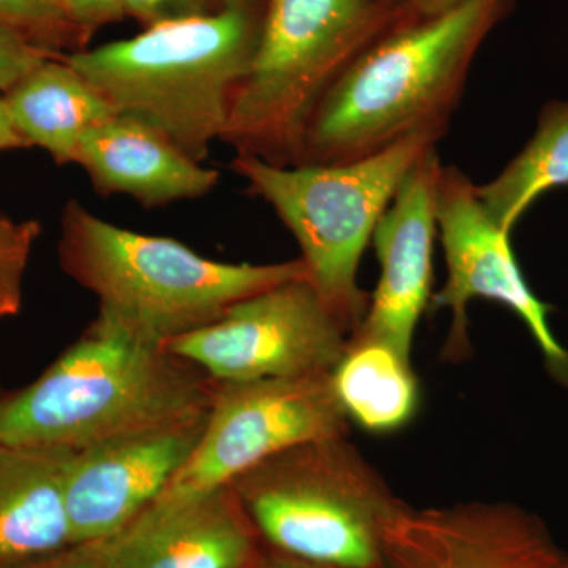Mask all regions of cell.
Segmentation results:
<instances>
[{
  "mask_svg": "<svg viewBox=\"0 0 568 568\" xmlns=\"http://www.w3.org/2000/svg\"><path fill=\"white\" fill-rule=\"evenodd\" d=\"M0 26L54 52L82 33L58 0H0Z\"/></svg>",
  "mask_w": 568,
  "mask_h": 568,
  "instance_id": "20",
  "label": "cell"
},
{
  "mask_svg": "<svg viewBox=\"0 0 568 568\" xmlns=\"http://www.w3.org/2000/svg\"><path fill=\"white\" fill-rule=\"evenodd\" d=\"M207 414L73 452L63 485L71 544L115 536L151 506L200 443Z\"/></svg>",
  "mask_w": 568,
  "mask_h": 568,
  "instance_id": "11",
  "label": "cell"
},
{
  "mask_svg": "<svg viewBox=\"0 0 568 568\" xmlns=\"http://www.w3.org/2000/svg\"><path fill=\"white\" fill-rule=\"evenodd\" d=\"M465 0H403L395 11L396 22L420 20V18L433 17L440 11L452 9Z\"/></svg>",
  "mask_w": 568,
  "mask_h": 568,
  "instance_id": "26",
  "label": "cell"
},
{
  "mask_svg": "<svg viewBox=\"0 0 568 568\" xmlns=\"http://www.w3.org/2000/svg\"><path fill=\"white\" fill-rule=\"evenodd\" d=\"M443 164L436 148L422 156L377 223L373 244L381 275L364 321L353 336L377 339L409 355L432 302L436 196Z\"/></svg>",
  "mask_w": 568,
  "mask_h": 568,
  "instance_id": "13",
  "label": "cell"
},
{
  "mask_svg": "<svg viewBox=\"0 0 568 568\" xmlns=\"http://www.w3.org/2000/svg\"><path fill=\"white\" fill-rule=\"evenodd\" d=\"M69 20L82 33L119 21L125 14L122 0H58Z\"/></svg>",
  "mask_w": 568,
  "mask_h": 568,
  "instance_id": "25",
  "label": "cell"
},
{
  "mask_svg": "<svg viewBox=\"0 0 568 568\" xmlns=\"http://www.w3.org/2000/svg\"><path fill=\"white\" fill-rule=\"evenodd\" d=\"M386 2L390 3V6H394L396 11V7H398L399 3L403 2V0H386Z\"/></svg>",
  "mask_w": 568,
  "mask_h": 568,
  "instance_id": "29",
  "label": "cell"
},
{
  "mask_svg": "<svg viewBox=\"0 0 568 568\" xmlns=\"http://www.w3.org/2000/svg\"><path fill=\"white\" fill-rule=\"evenodd\" d=\"M331 375L347 420L365 432L388 435L416 417L420 387L410 357L387 343L351 335Z\"/></svg>",
  "mask_w": 568,
  "mask_h": 568,
  "instance_id": "18",
  "label": "cell"
},
{
  "mask_svg": "<svg viewBox=\"0 0 568 568\" xmlns=\"http://www.w3.org/2000/svg\"><path fill=\"white\" fill-rule=\"evenodd\" d=\"M347 433L331 373L216 381L200 443L155 500L224 487L286 448Z\"/></svg>",
  "mask_w": 568,
  "mask_h": 568,
  "instance_id": "8",
  "label": "cell"
},
{
  "mask_svg": "<svg viewBox=\"0 0 568 568\" xmlns=\"http://www.w3.org/2000/svg\"><path fill=\"white\" fill-rule=\"evenodd\" d=\"M74 164L97 192L126 194L145 207L203 197L220 181L163 134L119 114L84 133Z\"/></svg>",
  "mask_w": 568,
  "mask_h": 568,
  "instance_id": "15",
  "label": "cell"
},
{
  "mask_svg": "<svg viewBox=\"0 0 568 568\" xmlns=\"http://www.w3.org/2000/svg\"><path fill=\"white\" fill-rule=\"evenodd\" d=\"M207 3L209 0H122L125 14L145 22L148 28L163 21L207 13Z\"/></svg>",
  "mask_w": 568,
  "mask_h": 568,
  "instance_id": "24",
  "label": "cell"
},
{
  "mask_svg": "<svg viewBox=\"0 0 568 568\" xmlns=\"http://www.w3.org/2000/svg\"><path fill=\"white\" fill-rule=\"evenodd\" d=\"M254 568H338L325 566V564L312 562V560L293 558V556L282 555L274 549L261 548Z\"/></svg>",
  "mask_w": 568,
  "mask_h": 568,
  "instance_id": "28",
  "label": "cell"
},
{
  "mask_svg": "<svg viewBox=\"0 0 568 568\" xmlns=\"http://www.w3.org/2000/svg\"><path fill=\"white\" fill-rule=\"evenodd\" d=\"M40 234L37 220L14 222L0 215V320L20 313L26 268Z\"/></svg>",
  "mask_w": 568,
  "mask_h": 568,
  "instance_id": "21",
  "label": "cell"
},
{
  "mask_svg": "<svg viewBox=\"0 0 568 568\" xmlns=\"http://www.w3.org/2000/svg\"><path fill=\"white\" fill-rule=\"evenodd\" d=\"M510 3L465 0L381 33L317 104L297 164L351 162L446 129L474 55Z\"/></svg>",
  "mask_w": 568,
  "mask_h": 568,
  "instance_id": "1",
  "label": "cell"
},
{
  "mask_svg": "<svg viewBox=\"0 0 568 568\" xmlns=\"http://www.w3.org/2000/svg\"><path fill=\"white\" fill-rule=\"evenodd\" d=\"M260 537L231 485L153 500L115 534L114 568H254Z\"/></svg>",
  "mask_w": 568,
  "mask_h": 568,
  "instance_id": "14",
  "label": "cell"
},
{
  "mask_svg": "<svg viewBox=\"0 0 568 568\" xmlns=\"http://www.w3.org/2000/svg\"><path fill=\"white\" fill-rule=\"evenodd\" d=\"M559 568H568V556L566 560H564L562 566H560Z\"/></svg>",
  "mask_w": 568,
  "mask_h": 568,
  "instance_id": "31",
  "label": "cell"
},
{
  "mask_svg": "<svg viewBox=\"0 0 568 568\" xmlns=\"http://www.w3.org/2000/svg\"><path fill=\"white\" fill-rule=\"evenodd\" d=\"M59 260L67 275L95 295L99 317L160 346L213 323L242 298L308 278L301 257L220 263L174 239L106 222L77 200L62 211Z\"/></svg>",
  "mask_w": 568,
  "mask_h": 568,
  "instance_id": "4",
  "label": "cell"
},
{
  "mask_svg": "<svg viewBox=\"0 0 568 568\" xmlns=\"http://www.w3.org/2000/svg\"><path fill=\"white\" fill-rule=\"evenodd\" d=\"M115 536L81 541L17 568H114Z\"/></svg>",
  "mask_w": 568,
  "mask_h": 568,
  "instance_id": "23",
  "label": "cell"
},
{
  "mask_svg": "<svg viewBox=\"0 0 568 568\" xmlns=\"http://www.w3.org/2000/svg\"><path fill=\"white\" fill-rule=\"evenodd\" d=\"M394 24L386 0H267L223 141L267 162L297 164L317 104Z\"/></svg>",
  "mask_w": 568,
  "mask_h": 568,
  "instance_id": "7",
  "label": "cell"
},
{
  "mask_svg": "<svg viewBox=\"0 0 568 568\" xmlns=\"http://www.w3.org/2000/svg\"><path fill=\"white\" fill-rule=\"evenodd\" d=\"M351 332L308 278L242 298L203 328L164 343L215 381L332 373Z\"/></svg>",
  "mask_w": 568,
  "mask_h": 568,
  "instance_id": "9",
  "label": "cell"
},
{
  "mask_svg": "<svg viewBox=\"0 0 568 568\" xmlns=\"http://www.w3.org/2000/svg\"><path fill=\"white\" fill-rule=\"evenodd\" d=\"M29 148H31V144L14 125L9 108H7L6 99H3V95H0V152Z\"/></svg>",
  "mask_w": 568,
  "mask_h": 568,
  "instance_id": "27",
  "label": "cell"
},
{
  "mask_svg": "<svg viewBox=\"0 0 568 568\" xmlns=\"http://www.w3.org/2000/svg\"><path fill=\"white\" fill-rule=\"evenodd\" d=\"M231 0H216V3H219V6H224V3H230Z\"/></svg>",
  "mask_w": 568,
  "mask_h": 568,
  "instance_id": "30",
  "label": "cell"
},
{
  "mask_svg": "<svg viewBox=\"0 0 568 568\" xmlns=\"http://www.w3.org/2000/svg\"><path fill=\"white\" fill-rule=\"evenodd\" d=\"M436 220L446 253L447 282L432 304L450 310L452 315L444 358L454 364L466 361L470 354L467 308L474 298H487L507 306L523 321L544 355L549 375L568 392V351L548 323L552 306L530 290L511 248V233L489 219L476 185L457 168L440 170Z\"/></svg>",
  "mask_w": 568,
  "mask_h": 568,
  "instance_id": "10",
  "label": "cell"
},
{
  "mask_svg": "<svg viewBox=\"0 0 568 568\" xmlns=\"http://www.w3.org/2000/svg\"><path fill=\"white\" fill-rule=\"evenodd\" d=\"M215 379L97 316L32 384L0 396V444L80 452L203 416Z\"/></svg>",
  "mask_w": 568,
  "mask_h": 568,
  "instance_id": "2",
  "label": "cell"
},
{
  "mask_svg": "<svg viewBox=\"0 0 568 568\" xmlns=\"http://www.w3.org/2000/svg\"><path fill=\"white\" fill-rule=\"evenodd\" d=\"M568 555L518 507L410 508L388 525L386 568H559Z\"/></svg>",
  "mask_w": 568,
  "mask_h": 568,
  "instance_id": "12",
  "label": "cell"
},
{
  "mask_svg": "<svg viewBox=\"0 0 568 568\" xmlns=\"http://www.w3.org/2000/svg\"><path fill=\"white\" fill-rule=\"evenodd\" d=\"M58 55L61 54L37 47L20 33L0 26V91L6 93L29 71Z\"/></svg>",
  "mask_w": 568,
  "mask_h": 568,
  "instance_id": "22",
  "label": "cell"
},
{
  "mask_svg": "<svg viewBox=\"0 0 568 568\" xmlns=\"http://www.w3.org/2000/svg\"><path fill=\"white\" fill-rule=\"evenodd\" d=\"M560 186H568V102L549 103L532 140L476 193L489 219L511 233L541 194Z\"/></svg>",
  "mask_w": 568,
  "mask_h": 568,
  "instance_id": "19",
  "label": "cell"
},
{
  "mask_svg": "<svg viewBox=\"0 0 568 568\" xmlns=\"http://www.w3.org/2000/svg\"><path fill=\"white\" fill-rule=\"evenodd\" d=\"M73 452L0 444V568L71 545L63 485Z\"/></svg>",
  "mask_w": 568,
  "mask_h": 568,
  "instance_id": "16",
  "label": "cell"
},
{
  "mask_svg": "<svg viewBox=\"0 0 568 568\" xmlns=\"http://www.w3.org/2000/svg\"><path fill=\"white\" fill-rule=\"evenodd\" d=\"M3 99L31 148L43 149L58 164L74 163L84 133L118 115L62 54L29 71Z\"/></svg>",
  "mask_w": 568,
  "mask_h": 568,
  "instance_id": "17",
  "label": "cell"
},
{
  "mask_svg": "<svg viewBox=\"0 0 568 568\" xmlns=\"http://www.w3.org/2000/svg\"><path fill=\"white\" fill-rule=\"evenodd\" d=\"M443 134L414 133L351 162L276 164L237 152L231 163L293 233L308 282L351 335L368 308L357 283L362 254L407 174Z\"/></svg>",
  "mask_w": 568,
  "mask_h": 568,
  "instance_id": "5",
  "label": "cell"
},
{
  "mask_svg": "<svg viewBox=\"0 0 568 568\" xmlns=\"http://www.w3.org/2000/svg\"><path fill=\"white\" fill-rule=\"evenodd\" d=\"M260 24L250 0H231L215 11L159 22L63 59L119 115L151 126L203 162L226 132Z\"/></svg>",
  "mask_w": 568,
  "mask_h": 568,
  "instance_id": "3",
  "label": "cell"
},
{
  "mask_svg": "<svg viewBox=\"0 0 568 568\" xmlns=\"http://www.w3.org/2000/svg\"><path fill=\"white\" fill-rule=\"evenodd\" d=\"M230 485L263 547L338 568H386L388 525L407 507L347 436L286 448Z\"/></svg>",
  "mask_w": 568,
  "mask_h": 568,
  "instance_id": "6",
  "label": "cell"
}]
</instances>
